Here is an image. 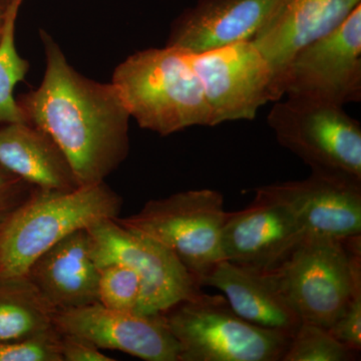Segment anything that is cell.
<instances>
[{
	"instance_id": "603a6c76",
	"label": "cell",
	"mask_w": 361,
	"mask_h": 361,
	"mask_svg": "<svg viewBox=\"0 0 361 361\" xmlns=\"http://www.w3.org/2000/svg\"><path fill=\"white\" fill-rule=\"evenodd\" d=\"M61 334L54 329L42 334L0 343V361H63Z\"/></svg>"
},
{
	"instance_id": "484cf974",
	"label": "cell",
	"mask_w": 361,
	"mask_h": 361,
	"mask_svg": "<svg viewBox=\"0 0 361 361\" xmlns=\"http://www.w3.org/2000/svg\"><path fill=\"white\" fill-rule=\"evenodd\" d=\"M61 353L63 361L115 360L104 355L92 342L75 334H61Z\"/></svg>"
},
{
	"instance_id": "7a4b0ae2",
	"label": "cell",
	"mask_w": 361,
	"mask_h": 361,
	"mask_svg": "<svg viewBox=\"0 0 361 361\" xmlns=\"http://www.w3.org/2000/svg\"><path fill=\"white\" fill-rule=\"evenodd\" d=\"M111 82L142 129L166 137L210 127V110L187 54L166 47L135 52L116 66Z\"/></svg>"
},
{
	"instance_id": "7402d4cb",
	"label": "cell",
	"mask_w": 361,
	"mask_h": 361,
	"mask_svg": "<svg viewBox=\"0 0 361 361\" xmlns=\"http://www.w3.org/2000/svg\"><path fill=\"white\" fill-rule=\"evenodd\" d=\"M99 303L109 310L137 312L142 297L141 279L122 264L99 267Z\"/></svg>"
},
{
	"instance_id": "e0dca14e",
	"label": "cell",
	"mask_w": 361,
	"mask_h": 361,
	"mask_svg": "<svg viewBox=\"0 0 361 361\" xmlns=\"http://www.w3.org/2000/svg\"><path fill=\"white\" fill-rule=\"evenodd\" d=\"M201 286L219 290L240 317L260 329L292 337L302 323L268 272L222 260Z\"/></svg>"
},
{
	"instance_id": "44dd1931",
	"label": "cell",
	"mask_w": 361,
	"mask_h": 361,
	"mask_svg": "<svg viewBox=\"0 0 361 361\" xmlns=\"http://www.w3.org/2000/svg\"><path fill=\"white\" fill-rule=\"evenodd\" d=\"M356 357L357 353L337 341L329 329L302 322L281 361H350Z\"/></svg>"
},
{
	"instance_id": "2e32d148",
	"label": "cell",
	"mask_w": 361,
	"mask_h": 361,
	"mask_svg": "<svg viewBox=\"0 0 361 361\" xmlns=\"http://www.w3.org/2000/svg\"><path fill=\"white\" fill-rule=\"evenodd\" d=\"M25 276L56 311L99 302V267L89 230L61 240L35 259Z\"/></svg>"
},
{
	"instance_id": "ac0fdd59",
	"label": "cell",
	"mask_w": 361,
	"mask_h": 361,
	"mask_svg": "<svg viewBox=\"0 0 361 361\" xmlns=\"http://www.w3.org/2000/svg\"><path fill=\"white\" fill-rule=\"evenodd\" d=\"M0 166L44 191L80 187L70 161L47 133L28 122L0 129Z\"/></svg>"
},
{
	"instance_id": "5b68a950",
	"label": "cell",
	"mask_w": 361,
	"mask_h": 361,
	"mask_svg": "<svg viewBox=\"0 0 361 361\" xmlns=\"http://www.w3.org/2000/svg\"><path fill=\"white\" fill-rule=\"evenodd\" d=\"M161 314L179 361H281L291 339L246 322L224 296L203 291Z\"/></svg>"
},
{
	"instance_id": "9a60e30c",
	"label": "cell",
	"mask_w": 361,
	"mask_h": 361,
	"mask_svg": "<svg viewBox=\"0 0 361 361\" xmlns=\"http://www.w3.org/2000/svg\"><path fill=\"white\" fill-rule=\"evenodd\" d=\"M282 0H198L176 18L166 47L185 54L254 39Z\"/></svg>"
},
{
	"instance_id": "4fadbf2b",
	"label": "cell",
	"mask_w": 361,
	"mask_h": 361,
	"mask_svg": "<svg viewBox=\"0 0 361 361\" xmlns=\"http://www.w3.org/2000/svg\"><path fill=\"white\" fill-rule=\"evenodd\" d=\"M264 188L290 208L307 236L344 240L361 235V180L311 171L306 179Z\"/></svg>"
},
{
	"instance_id": "3957f363",
	"label": "cell",
	"mask_w": 361,
	"mask_h": 361,
	"mask_svg": "<svg viewBox=\"0 0 361 361\" xmlns=\"http://www.w3.org/2000/svg\"><path fill=\"white\" fill-rule=\"evenodd\" d=\"M122 205L104 182L71 191L37 189L0 232V278L23 276L51 247L73 233L116 219Z\"/></svg>"
},
{
	"instance_id": "6da1fadb",
	"label": "cell",
	"mask_w": 361,
	"mask_h": 361,
	"mask_svg": "<svg viewBox=\"0 0 361 361\" xmlns=\"http://www.w3.org/2000/svg\"><path fill=\"white\" fill-rule=\"evenodd\" d=\"M40 39L47 61L44 78L21 99V110L63 152L80 186L104 182L129 154L127 106L113 82L78 73L49 33L40 30Z\"/></svg>"
},
{
	"instance_id": "d6986e66",
	"label": "cell",
	"mask_w": 361,
	"mask_h": 361,
	"mask_svg": "<svg viewBox=\"0 0 361 361\" xmlns=\"http://www.w3.org/2000/svg\"><path fill=\"white\" fill-rule=\"evenodd\" d=\"M56 313L25 275L0 278V343L54 329Z\"/></svg>"
},
{
	"instance_id": "ba28073f",
	"label": "cell",
	"mask_w": 361,
	"mask_h": 361,
	"mask_svg": "<svg viewBox=\"0 0 361 361\" xmlns=\"http://www.w3.org/2000/svg\"><path fill=\"white\" fill-rule=\"evenodd\" d=\"M116 219L87 229L92 253L97 267L122 264L137 273L142 283L137 313L161 314L180 301L200 293V284L167 248L123 227Z\"/></svg>"
},
{
	"instance_id": "4316f807",
	"label": "cell",
	"mask_w": 361,
	"mask_h": 361,
	"mask_svg": "<svg viewBox=\"0 0 361 361\" xmlns=\"http://www.w3.org/2000/svg\"><path fill=\"white\" fill-rule=\"evenodd\" d=\"M13 0H0V37H1L2 30H4V23H6V16L11 8Z\"/></svg>"
},
{
	"instance_id": "277c9868",
	"label": "cell",
	"mask_w": 361,
	"mask_h": 361,
	"mask_svg": "<svg viewBox=\"0 0 361 361\" xmlns=\"http://www.w3.org/2000/svg\"><path fill=\"white\" fill-rule=\"evenodd\" d=\"M268 273L302 322L329 329L361 285V235L344 240L307 236Z\"/></svg>"
},
{
	"instance_id": "8fae6325",
	"label": "cell",
	"mask_w": 361,
	"mask_h": 361,
	"mask_svg": "<svg viewBox=\"0 0 361 361\" xmlns=\"http://www.w3.org/2000/svg\"><path fill=\"white\" fill-rule=\"evenodd\" d=\"M307 237L295 214L264 186L245 208L227 213L221 250L223 260L250 269H276Z\"/></svg>"
},
{
	"instance_id": "d4e9b609",
	"label": "cell",
	"mask_w": 361,
	"mask_h": 361,
	"mask_svg": "<svg viewBox=\"0 0 361 361\" xmlns=\"http://www.w3.org/2000/svg\"><path fill=\"white\" fill-rule=\"evenodd\" d=\"M35 191L37 188L0 166V232Z\"/></svg>"
},
{
	"instance_id": "30bf717a",
	"label": "cell",
	"mask_w": 361,
	"mask_h": 361,
	"mask_svg": "<svg viewBox=\"0 0 361 361\" xmlns=\"http://www.w3.org/2000/svg\"><path fill=\"white\" fill-rule=\"evenodd\" d=\"M283 97L344 104L361 99V6L334 32L300 49L282 78Z\"/></svg>"
},
{
	"instance_id": "5bb4252c",
	"label": "cell",
	"mask_w": 361,
	"mask_h": 361,
	"mask_svg": "<svg viewBox=\"0 0 361 361\" xmlns=\"http://www.w3.org/2000/svg\"><path fill=\"white\" fill-rule=\"evenodd\" d=\"M361 0H282L262 30L251 40L274 75L278 96L282 78L297 52L343 23Z\"/></svg>"
},
{
	"instance_id": "8992f818",
	"label": "cell",
	"mask_w": 361,
	"mask_h": 361,
	"mask_svg": "<svg viewBox=\"0 0 361 361\" xmlns=\"http://www.w3.org/2000/svg\"><path fill=\"white\" fill-rule=\"evenodd\" d=\"M227 213L222 194L199 189L149 201L139 212L116 220L167 248L201 286L223 260L221 236Z\"/></svg>"
},
{
	"instance_id": "ffe728a7",
	"label": "cell",
	"mask_w": 361,
	"mask_h": 361,
	"mask_svg": "<svg viewBox=\"0 0 361 361\" xmlns=\"http://www.w3.org/2000/svg\"><path fill=\"white\" fill-rule=\"evenodd\" d=\"M23 0H13L6 16L0 37V123L27 122L13 90L23 82L30 63L20 56L16 47V23Z\"/></svg>"
},
{
	"instance_id": "9c48e42d",
	"label": "cell",
	"mask_w": 361,
	"mask_h": 361,
	"mask_svg": "<svg viewBox=\"0 0 361 361\" xmlns=\"http://www.w3.org/2000/svg\"><path fill=\"white\" fill-rule=\"evenodd\" d=\"M210 110V127L251 121L268 102L279 101L269 63L251 40L187 54Z\"/></svg>"
},
{
	"instance_id": "52a82bcc",
	"label": "cell",
	"mask_w": 361,
	"mask_h": 361,
	"mask_svg": "<svg viewBox=\"0 0 361 361\" xmlns=\"http://www.w3.org/2000/svg\"><path fill=\"white\" fill-rule=\"evenodd\" d=\"M267 123L277 142L311 171L361 180V126L343 106L287 97L271 109Z\"/></svg>"
},
{
	"instance_id": "7c38bea8",
	"label": "cell",
	"mask_w": 361,
	"mask_h": 361,
	"mask_svg": "<svg viewBox=\"0 0 361 361\" xmlns=\"http://www.w3.org/2000/svg\"><path fill=\"white\" fill-rule=\"evenodd\" d=\"M54 324L61 334L84 337L101 349L146 361H179V345L163 314L109 310L97 302L59 311Z\"/></svg>"
},
{
	"instance_id": "cb8c5ba5",
	"label": "cell",
	"mask_w": 361,
	"mask_h": 361,
	"mask_svg": "<svg viewBox=\"0 0 361 361\" xmlns=\"http://www.w3.org/2000/svg\"><path fill=\"white\" fill-rule=\"evenodd\" d=\"M329 331L351 350L360 353L361 285L355 287L341 314L329 327Z\"/></svg>"
}]
</instances>
